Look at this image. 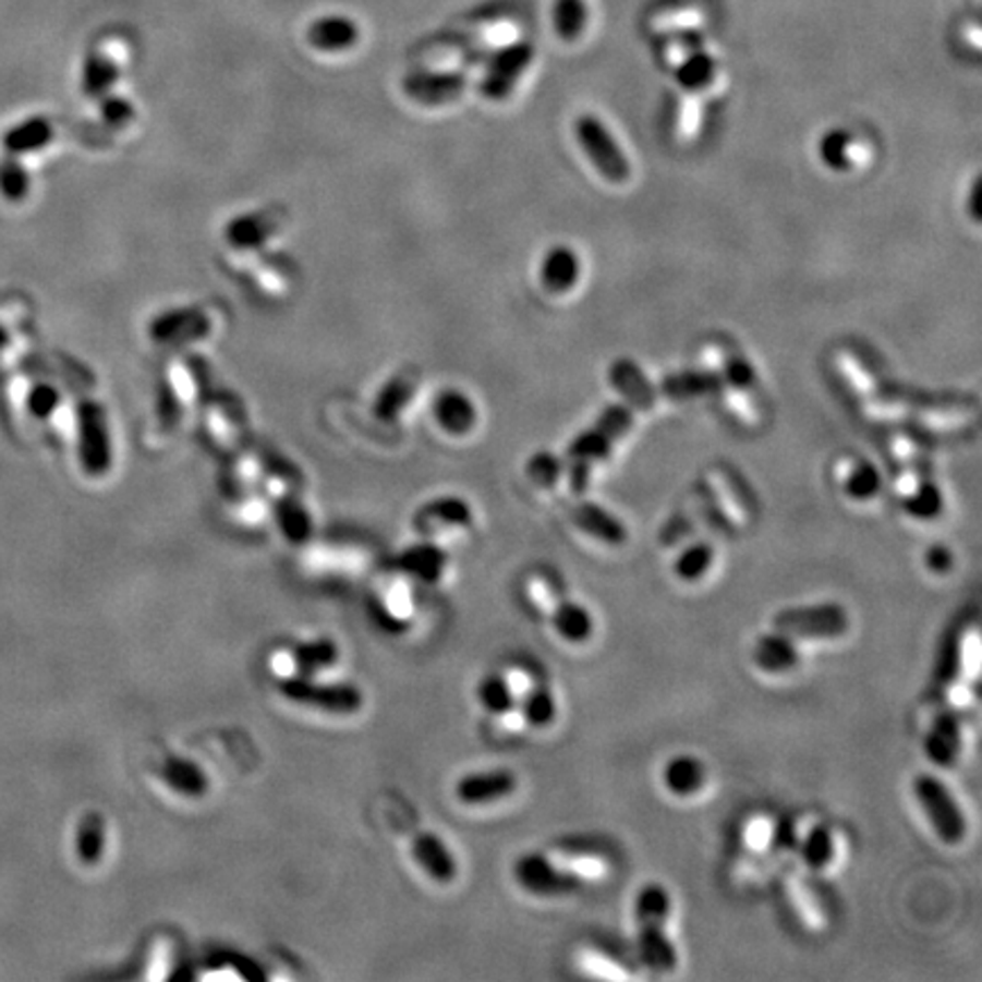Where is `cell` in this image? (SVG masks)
<instances>
[{"label":"cell","mask_w":982,"mask_h":982,"mask_svg":"<svg viewBox=\"0 0 982 982\" xmlns=\"http://www.w3.org/2000/svg\"><path fill=\"white\" fill-rule=\"evenodd\" d=\"M671 896L665 885L646 883L634 896L637 948L642 962L655 973H671L678 967V953L667 935Z\"/></svg>","instance_id":"1"},{"label":"cell","mask_w":982,"mask_h":982,"mask_svg":"<svg viewBox=\"0 0 982 982\" xmlns=\"http://www.w3.org/2000/svg\"><path fill=\"white\" fill-rule=\"evenodd\" d=\"M634 414L630 405L607 408L592 428H587L569 446V487L573 494H582L590 485V477L598 464H603L613 448L632 428Z\"/></svg>","instance_id":"2"},{"label":"cell","mask_w":982,"mask_h":982,"mask_svg":"<svg viewBox=\"0 0 982 982\" xmlns=\"http://www.w3.org/2000/svg\"><path fill=\"white\" fill-rule=\"evenodd\" d=\"M851 628V617L839 603L785 607L774 617V630L791 640H839Z\"/></svg>","instance_id":"3"},{"label":"cell","mask_w":982,"mask_h":982,"mask_svg":"<svg viewBox=\"0 0 982 982\" xmlns=\"http://www.w3.org/2000/svg\"><path fill=\"white\" fill-rule=\"evenodd\" d=\"M912 787L935 835L948 846L960 844L967 837V819L950 789L933 774H919Z\"/></svg>","instance_id":"4"},{"label":"cell","mask_w":982,"mask_h":982,"mask_svg":"<svg viewBox=\"0 0 982 982\" xmlns=\"http://www.w3.org/2000/svg\"><path fill=\"white\" fill-rule=\"evenodd\" d=\"M514 878L530 894L560 898L575 894L585 883V873L580 866H565L542 853H530L514 862Z\"/></svg>","instance_id":"5"},{"label":"cell","mask_w":982,"mask_h":982,"mask_svg":"<svg viewBox=\"0 0 982 982\" xmlns=\"http://www.w3.org/2000/svg\"><path fill=\"white\" fill-rule=\"evenodd\" d=\"M573 135L585 150V155L592 159L596 171L615 184L628 182L632 169L626 153L619 148L615 137L609 135L605 123L592 114H582L573 123Z\"/></svg>","instance_id":"6"},{"label":"cell","mask_w":982,"mask_h":982,"mask_svg":"<svg viewBox=\"0 0 982 982\" xmlns=\"http://www.w3.org/2000/svg\"><path fill=\"white\" fill-rule=\"evenodd\" d=\"M280 692L284 699L299 705L335 714H351L362 707V694L353 684H324L305 678H291L280 684Z\"/></svg>","instance_id":"7"},{"label":"cell","mask_w":982,"mask_h":982,"mask_svg":"<svg viewBox=\"0 0 982 982\" xmlns=\"http://www.w3.org/2000/svg\"><path fill=\"white\" fill-rule=\"evenodd\" d=\"M533 62V46L510 44L492 60L483 80V94L492 100L508 98L523 71Z\"/></svg>","instance_id":"8"},{"label":"cell","mask_w":982,"mask_h":982,"mask_svg":"<svg viewBox=\"0 0 982 982\" xmlns=\"http://www.w3.org/2000/svg\"><path fill=\"white\" fill-rule=\"evenodd\" d=\"M965 747V728L960 714L950 710L939 712L923 739V751L933 764L942 768H950L960 760Z\"/></svg>","instance_id":"9"},{"label":"cell","mask_w":982,"mask_h":982,"mask_svg":"<svg viewBox=\"0 0 982 982\" xmlns=\"http://www.w3.org/2000/svg\"><path fill=\"white\" fill-rule=\"evenodd\" d=\"M517 787L519 780L508 768H492V772H475L460 778L456 793L466 805H489L514 793Z\"/></svg>","instance_id":"10"},{"label":"cell","mask_w":982,"mask_h":982,"mask_svg":"<svg viewBox=\"0 0 982 982\" xmlns=\"http://www.w3.org/2000/svg\"><path fill=\"white\" fill-rule=\"evenodd\" d=\"M819 155L824 159V165L837 173H851L869 159L866 146L851 130L841 128L826 132L824 140L819 144Z\"/></svg>","instance_id":"11"},{"label":"cell","mask_w":982,"mask_h":982,"mask_svg":"<svg viewBox=\"0 0 982 982\" xmlns=\"http://www.w3.org/2000/svg\"><path fill=\"white\" fill-rule=\"evenodd\" d=\"M582 264L573 248L569 246H555L550 248L542 264H540V280L548 294H569V291L580 282Z\"/></svg>","instance_id":"12"},{"label":"cell","mask_w":982,"mask_h":982,"mask_svg":"<svg viewBox=\"0 0 982 982\" xmlns=\"http://www.w3.org/2000/svg\"><path fill=\"white\" fill-rule=\"evenodd\" d=\"M753 662L764 674L780 676V674H787L799 667L801 651H799L796 640L774 630V632L757 637V642L753 646Z\"/></svg>","instance_id":"13"},{"label":"cell","mask_w":982,"mask_h":982,"mask_svg":"<svg viewBox=\"0 0 982 982\" xmlns=\"http://www.w3.org/2000/svg\"><path fill=\"white\" fill-rule=\"evenodd\" d=\"M573 523L580 533H585L607 546H621L628 540L626 523L613 512L596 506V502H580L573 510Z\"/></svg>","instance_id":"14"},{"label":"cell","mask_w":982,"mask_h":982,"mask_svg":"<svg viewBox=\"0 0 982 982\" xmlns=\"http://www.w3.org/2000/svg\"><path fill=\"white\" fill-rule=\"evenodd\" d=\"M613 387L626 398L630 408L651 410L657 403V391L644 371L630 360H617L609 368Z\"/></svg>","instance_id":"15"},{"label":"cell","mask_w":982,"mask_h":982,"mask_svg":"<svg viewBox=\"0 0 982 982\" xmlns=\"http://www.w3.org/2000/svg\"><path fill=\"white\" fill-rule=\"evenodd\" d=\"M550 617L557 634L569 644H585L594 634V617L590 609L571 598H555L550 603Z\"/></svg>","instance_id":"16"},{"label":"cell","mask_w":982,"mask_h":982,"mask_svg":"<svg viewBox=\"0 0 982 982\" xmlns=\"http://www.w3.org/2000/svg\"><path fill=\"white\" fill-rule=\"evenodd\" d=\"M662 783H665L667 791L678 796V799H689V796L699 793L705 787L707 768L696 755L680 753L665 764Z\"/></svg>","instance_id":"17"},{"label":"cell","mask_w":982,"mask_h":982,"mask_svg":"<svg viewBox=\"0 0 982 982\" xmlns=\"http://www.w3.org/2000/svg\"><path fill=\"white\" fill-rule=\"evenodd\" d=\"M414 858L433 881L450 883L458 875V862L450 856L448 846L433 833H419L414 837Z\"/></svg>","instance_id":"18"},{"label":"cell","mask_w":982,"mask_h":982,"mask_svg":"<svg viewBox=\"0 0 982 982\" xmlns=\"http://www.w3.org/2000/svg\"><path fill=\"white\" fill-rule=\"evenodd\" d=\"M674 71L678 77V85L687 94H703L712 89L716 77H719V64H716L712 52L705 50V46H699L696 50L689 52Z\"/></svg>","instance_id":"19"},{"label":"cell","mask_w":982,"mask_h":982,"mask_svg":"<svg viewBox=\"0 0 982 982\" xmlns=\"http://www.w3.org/2000/svg\"><path fill=\"white\" fill-rule=\"evenodd\" d=\"M439 426L450 435H466L475 426V405L462 391H444L435 403Z\"/></svg>","instance_id":"20"},{"label":"cell","mask_w":982,"mask_h":982,"mask_svg":"<svg viewBox=\"0 0 982 982\" xmlns=\"http://www.w3.org/2000/svg\"><path fill=\"white\" fill-rule=\"evenodd\" d=\"M904 494V508L917 521H933L944 512V494L928 477L910 483Z\"/></svg>","instance_id":"21"},{"label":"cell","mask_w":982,"mask_h":982,"mask_svg":"<svg viewBox=\"0 0 982 982\" xmlns=\"http://www.w3.org/2000/svg\"><path fill=\"white\" fill-rule=\"evenodd\" d=\"M719 385L722 380L710 374L707 368H687L680 371V374L667 376L665 383H662V389H665L671 398H694L719 389Z\"/></svg>","instance_id":"22"},{"label":"cell","mask_w":982,"mask_h":982,"mask_svg":"<svg viewBox=\"0 0 982 982\" xmlns=\"http://www.w3.org/2000/svg\"><path fill=\"white\" fill-rule=\"evenodd\" d=\"M165 780L171 789L184 796H201L207 791V776L201 766L190 760L173 757L165 766Z\"/></svg>","instance_id":"23"},{"label":"cell","mask_w":982,"mask_h":982,"mask_svg":"<svg viewBox=\"0 0 982 982\" xmlns=\"http://www.w3.org/2000/svg\"><path fill=\"white\" fill-rule=\"evenodd\" d=\"M801 858L814 871L826 869L835 860V835H833V831L828 826H824V824H816L805 835V839L801 844Z\"/></svg>","instance_id":"24"},{"label":"cell","mask_w":982,"mask_h":982,"mask_svg":"<svg viewBox=\"0 0 982 982\" xmlns=\"http://www.w3.org/2000/svg\"><path fill=\"white\" fill-rule=\"evenodd\" d=\"M714 565V548L705 542L687 546L674 562V573L682 582H699Z\"/></svg>","instance_id":"25"},{"label":"cell","mask_w":982,"mask_h":982,"mask_svg":"<svg viewBox=\"0 0 982 982\" xmlns=\"http://www.w3.org/2000/svg\"><path fill=\"white\" fill-rule=\"evenodd\" d=\"M521 714L533 728H546L557 719V701L548 687H533L521 701Z\"/></svg>","instance_id":"26"},{"label":"cell","mask_w":982,"mask_h":982,"mask_svg":"<svg viewBox=\"0 0 982 982\" xmlns=\"http://www.w3.org/2000/svg\"><path fill=\"white\" fill-rule=\"evenodd\" d=\"M881 487H883V477H881L878 469L869 462H858L844 477L846 496L858 502H866V500L875 498L881 494Z\"/></svg>","instance_id":"27"},{"label":"cell","mask_w":982,"mask_h":982,"mask_svg":"<svg viewBox=\"0 0 982 982\" xmlns=\"http://www.w3.org/2000/svg\"><path fill=\"white\" fill-rule=\"evenodd\" d=\"M587 25L585 0H555V31L562 41H575Z\"/></svg>","instance_id":"28"},{"label":"cell","mask_w":982,"mask_h":982,"mask_svg":"<svg viewBox=\"0 0 982 982\" xmlns=\"http://www.w3.org/2000/svg\"><path fill=\"white\" fill-rule=\"evenodd\" d=\"M473 519L471 508L462 498H439L421 512L423 525H469Z\"/></svg>","instance_id":"29"},{"label":"cell","mask_w":982,"mask_h":982,"mask_svg":"<svg viewBox=\"0 0 982 982\" xmlns=\"http://www.w3.org/2000/svg\"><path fill=\"white\" fill-rule=\"evenodd\" d=\"M477 699L492 714H508L517 705L512 682L506 676H487L477 687Z\"/></svg>","instance_id":"30"},{"label":"cell","mask_w":982,"mask_h":982,"mask_svg":"<svg viewBox=\"0 0 982 982\" xmlns=\"http://www.w3.org/2000/svg\"><path fill=\"white\" fill-rule=\"evenodd\" d=\"M835 368L839 371V376L844 380V385L851 389L853 396L862 398L864 403L873 401V380L864 371V366L848 353H839L835 360Z\"/></svg>","instance_id":"31"},{"label":"cell","mask_w":982,"mask_h":982,"mask_svg":"<svg viewBox=\"0 0 982 982\" xmlns=\"http://www.w3.org/2000/svg\"><path fill=\"white\" fill-rule=\"evenodd\" d=\"M102 846H105V824L100 814H89L85 816L83 826H80V837H77V853L80 860L87 864H96L102 856Z\"/></svg>","instance_id":"32"},{"label":"cell","mask_w":982,"mask_h":982,"mask_svg":"<svg viewBox=\"0 0 982 982\" xmlns=\"http://www.w3.org/2000/svg\"><path fill=\"white\" fill-rule=\"evenodd\" d=\"M703 16L699 10H669L665 14H657L651 25L655 33L662 35H678V33H696L701 28Z\"/></svg>","instance_id":"33"},{"label":"cell","mask_w":982,"mask_h":982,"mask_svg":"<svg viewBox=\"0 0 982 982\" xmlns=\"http://www.w3.org/2000/svg\"><path fill=\"white\" fill-rule=\"evenodd\" d=\"M337 662V646L328 640L305 644L296 651V665L303 674H316Z\"/></svg>","instance_id":"34"},{"label":"cell","mask_w":982,"mask_h":982,"mask_svg":"<svg viewBox=\"0 0 982 982\" xmlns=\"http://www.w3.org/2000/svg\"><path fill=\"white\" fill-rule=\"evenodd\" d=\"M960 667H962V634H950V640L944 642L939 659H937V669H935V678L942 687H950L960 676Z\"/></svg>","instance_id":"35"},{"label":"cell","mask_w":982,"mask_h":982,"mask_svg":"<svg viewBox=\"0 0 982 982\" xmlns=\"http://www.w3.org/2000/svg\"><path fill=\"white\" fill-rule=\"evenodd\" d=\"M701 130V108L692 94L678 100V112L674 119V132L680 142H692Z\"/></svg>","instance_id":"36"},{"label":"cell","mask_w":982,"mask_h":982,"mask_svg":"<svg viewBox=\"0 0 982 982\" xmlns=\"http://www.w3.org/2000/svg\"><path fill=\"white\" fill-rule=\"evenodd\" d=\"M355 39V33L349 23L343 21H326L318 23L314 33H312V41L318 48H328V50H337L343 46H351Z\"/></svg>","instance_id":"37"},{"label":"cell","mask_w":982,"mask_h":982,"mask_svg":"<svg viewBox=\"0 0 982 982\" xmlns=\"http://www.w3.org/2000/svg\"><path fill=\"white\" fill-rule=\"evenodd\" d=\"M562 469H565V464L557 460L555 456H550V453H540V456H535L533 460L528 462V466H525V471H528V475H530V481H533L535 485H540V487H546V489H550V487H555V483L560 481L562 477Z\"/></svg>","instance_id":"38"},{"label":"cell","mask_w":982,"mask_h":982,"mask_svg":"<svg viewBox=\"0 0 982 982\" xmlns=\"http://www.w3.org/2000/svg\"><path fill=\"white\" fill-rule=\"evenodd\" d=\"M280 525L289 540H305L310 533V519L296 502H284L280 506Z\"/></svg>","instance_id":"39"},{"label":"cell","mask_w":982,"mask_h":982,"mask_svg":"<svg viewBox=\"0 0 982 982\" xmlns=\"http://www.w3.org/2000/svg\"><path fill=\"white\" fill-rule=\"evenodd\" d=\"M410 557H414V565H405V567L414 569L423 578H439L444 562H446V557L439 548H419Z\"/></svg>","instance_id":"40"},{"label":"cell","mask_w":982,"mask_h":982,"mask_svg":"<svg viewBox=\"0 0 982 982\" xmlns=\"http://www.w3.org/2000/svg\"><path fill=\"white\" fill-rule=\"evenodd\" d=\"M923 562H925L928 571H933L937 575L948 573L953 569V565H955L953 562V553L946 546H942V544H935V546L928 548L925 555H923Z\"/></svg>","instance_id":"41"}]
</instances>
